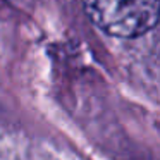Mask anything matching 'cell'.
I'll return each mask as SVG.
<instances>
[{"mask_svg":"<svg viewBox=\"0 0 160 160\" xmlns=\"http://www.w3.org/2000/svg\"><path fill=\"white\" fill-rule=\"evenodd\" d=\"M83 7L97 28L117 38H136L160 18V0H83Z\"/></svg>","mask_w":160,"mask_h":160,"instance_id":"cell-1","label":"cell"},{"mask_svg":"<svg viewBox=\"0 0 160 160\" xmlns=\"http://www.w3.org/2000/svg\"><path fill=\"white\" fill-rule=\"evenodd\" d=\"M157 24H158V28H160V18H158V22H157Z\"/></svg>","mask_w":160,"mask_h":160,"instance_id":"cell-2","label":"cell"}]
</instances>
